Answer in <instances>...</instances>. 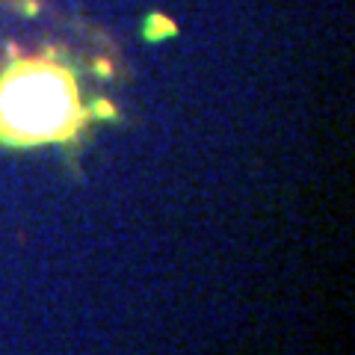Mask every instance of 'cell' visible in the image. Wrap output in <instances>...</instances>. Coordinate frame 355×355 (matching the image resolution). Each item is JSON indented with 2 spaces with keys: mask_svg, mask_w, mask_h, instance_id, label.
<instances>
[{
  "mask_svg": "<svg viewBox=\"0 0 355 355\" xmlns=\"http://www.w3.org/2000/svg\"><path fill=\"white\" fill-rule=\"evenodd\" d=\"M86 125L74 74L53 57H21L0 74V142L15 148L65 142Z\"/></svg>",
  "mask_w": 355,
  "mask_h": 355,
  "instance_id": "1",
  "label": "cell"
}]
</instances>
